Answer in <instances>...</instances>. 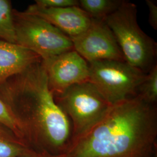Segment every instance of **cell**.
I'll list each match as a JSON object with an SVG mask.
<instances>
[{"instance_id": "obj_1", "label": "cell", "mask_w": 157, "mask_h": 157, "mask_svg": "<svg viewBox=\"0 0 157 157\" xmlns=\"http://www.w3.org/2000/svg\"><path fill=\"white\" fill-rule=\"evenodd\" d=\"M0 98L20 122L33 150L55 157L67 152L72 141V124L55 101L43 60L2 84Z\"/></svg>"}, {"instance_id": "obj_7", "label": "cell", "mask_w": 157, "mask_h": 157, "mask_svg": "<svg viewBox=\"0 0 157 157\" xmlns=\"http://www.w3.org/2000/svg\"><path fill=\"white\" fill-rule=\"evenodd\" d=\"M71 40L74 50L89 63L101 61L126 62L113 34L104 21L92 19L88 29Z\"/></svg>"}, {"instance_id": "obj_8", "label": "cell", "mask_w": 157, "mask_h": 157, "mask_svg": "<svg viewBox=\"0 0 157 157\" xmlns=\"http://www.w3.org/2000/svg\"><path fill=\"white\" fill-rule=\"evenodd\" d=\"M43 63L54 96L73 85L90 81L89 62L74 50L43 61Z\"/></svg>"}, {"instance_id": "obj_12", "label": "cell", "mask_w": 157, "mask_h": 157, "mask_svg": "<svg viewBox=\"0 0 157 157\" xmlns=\"http://www.w3.org/2000/svg\"><path fill=\"white\" fill-rule=\"evenodd\" d=\"M123 0H80L79 6L92 19L104 21L117 11Z\"/></svg>"}, {"instance_id": "obj_11", "label": "cell", "mask_w": 157, "mask_h": 157, "mask_svg": "<svg viewBox=\"0 0 157 157\" xmlns=\"http://www.w3.org/2000/svg\"><path fill=\"white\" fill-rule=\"evenodd\" d=\"M36 153L38 152L0 124V157H21Z\"/></svg>"}, {"instance_id": "obj_5", "label": "cell", "mask_w": 157, "mask_h": 157, "mask_svg": "<svg viewBox=\"0 0 157 157\" xmlns=\"http://www.w3.org/2000/svg\"><path fill=\"white\" fill-rule=\"evenodd\" d=\"M54 97L71 121L72 141L100 121L112 105L90 82L73 85Z\"/></svg>"}, {"instance_id": "obj_16", "label": "cell", "mask_w": 157, "mask_h": 157, "mask_svg": "<svg viewBox=\"0 0 157 157\" xmlns=\"http://www.w3.org/2000/svg\"><path fill=\"white\" fill-rule=\"evenodd\" d=\"M36 6L44 8H59L79 6L77 0H36Z\"/></svg>"}, {"instance_id": "obj_2", "label": "cell", "mask_w": 157, "mask_h": 157, "mask_svg": "<svg viewBox=\"0 0 157 157\" xmlns=\"http://www.w3.org/2000/svg\"><path fill=\"white\" fill-rule=\"evenodd\" d=\"M55 157H157V108L136 95L113 104L100 121Z\"/></svg>"}, {"instance_id": "obj_15", "label": "cell", "mask_w": 157, "mask_h": 157, "mask_svg": "<svg viewBox=\"0 0 157 157\" xmlns=\"http://www.w3.org/2000/svg\"><path fill=\"white\" fill-rule=\"evenodd\" d=\"M0 124L10 129L18 138L26 143L25 132L20 122L17 119L14 113L12 111L10 108L1 99V98Z\"/></svg>"}, {"instance_id": "obj_6", "label": "cell", "mask_w": 157, "mask_h": 157, "mask_svg": "<svg viewBox=\"0 0 157 157\" xmlns=\"http://www.w3.org/2000/svg\"><path fill=\"white\" fill-rule=\"evenodd\" d=\"M90 82L112 105L137 95L146 73L126 62H91Z\"/></svg>"}, {"instance_id": "obj_17", "label": "cell", "mask_w": 157, "mask_h": 157, "mask_svg": "<svg viewBox=\"0 0 157 157\" xmlns=\"http://www.w3.org/2000/svg\"><path fill=\"white\" fill-rule=\"evenodd\" d=\"M149 15L148 22L154 30H157V2L154 0H146Z\"/></svg>"}, {"instance_id": "obj_10", "label": "cell", "mask_w": 157, "mask_h": 157, "mask_svg": "<svg viewBox=\"0 0 157 157\" xmlns=\"http://www.w3.org/2000/svg\"><path fill=\"white\" fill-rule=\"evenodd\" d=\"M41 61L40 56L32 51L0 40V87L10 78Z\"/></svg>"}, {"instance_id": "obj_9", "label": "cell", "mask_w": 157, "mask_h": 157, "mask_svg": "<svg viewBox=\"0 0 157 157\" xmlns=\"http://www.w3.org/2000/svg\"><path fill=\"white\" fill-rule=\"evenodd\" d=\"M25 11L44 19L71 39L83 33L92 21V18L79 6L44 8L33 4Z\"/></svg>"}, {"instance_id": "obj_4", "label": "cell", "mask_w": 157, "mask_h": 157, "mask_svg": "<svg viewBox=\"0 0 157 157\" xmlns=\"http://www.w3.org/2000/svg\"><path fill=\"white\" fill-rule=\"evenodd\" d=\"M16 44L32 51L43 61L73 50L71 39L44 19L13 10Z\"/></svg>"}, {"instance_id": "obj_18", "label": "cell", "mask_w": 157, "mask_h": 157, "mask_svg": "<svg viewBox=\"0 0 157 157\" xmlns=\"http://www.w3.org/2000/svg\"><path fill=\"white\" fill-rule=\"evenodd\" d=\"M55 157L54 156H50L48 155H45V154H39V153H36L32 155H27V156H23V157Z\"/></svg>"}, {"instance_id": "obj_3", "label": "cell", "mask_w": 157, "mask_h": 157, "mask_svg": "<svg viewBox=\"0 0 157 157\" xmlns=\"http://www.w3.org/2000/svg\"><path fill=\"white\" fill-rule=\"evenodd\" d=\"M136 5L124 1L104 22L113 34L126 62L147 73L156 63L157 43L141 29Z\"/></svg>"}, {"instance_id": "obj_13", "label": "cell", "mask_w": 157, "mask_h": 157, "mask_svg": "<svg viewBox=\"0 0 157 157\" xmlns=\"http://www.w3.org/2000/svg\"><path fill=\"white\" fill-rule=\"evenodd\" d=\"M11 2L0 0V40L16 44Z\"/></svg>"}, {"instance_id": "obj_14", "label": "cell", "mask_w": 157, "mask_h": 157, "mask_svg": "<svg viewBox=\"0 0 157 157\" xmlns=\"http://www.w3.org/2000/svg\"><path fill=\"white\" fill-rule=\"evenodd\" d=\"M137 95L144 101L152 104L157 101V64L146 73L137 91Z\"/></svg>"}]
</instances>
